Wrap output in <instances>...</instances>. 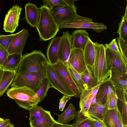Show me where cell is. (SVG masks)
Returning a JSON list of instances; mask_svg holds the SVG:
<instances>
[{"label":"cell","mask_w":127,"mask_h":127,"mask_svg":"<svg viewBox=\"0 0 127 127\" xmlns=\"http://www.w3.org/2000/svg\"><path fill=\"white\" fill-rule=\"evenodd\" d=\"M59 48L60 60L68 67L70 65L69 58L72 49L71 35L68 31L63 32Z\"/></svg>","instance_id":"cell-13"},{"label":"cell","mask_w":127,"mask_h":127,"mask_svg":"<svg viewBox=\"0 0 127 127\" xmlns=\"http://www.w3.org/2000/svg\"><path fill=\"white\" fill-rule=\"evenodd\" d=\"M39 8L40 19L36 28L39 36V40L46 41L54 38L59 28L50 9L43 5H41Z\"/></svg>","instance_id":"cell-1"},{"label":"cell","mask_w":127,"mask_h":127,"mask_svg":"<svg viewBox=\"0 0 127 127\" xmlns=\"http://www.w3.org/2000/svg\"><path fill=\"white\" fill-rule=\"evenodd\" d=\"M49 111H47L38 118L30 122L31 127H52L56 122Z\"/></svg>","instance_id":"cell-23"},{"label":"cell","mask_w":127,"mask_h":127,"mask_svg":"<svg viewBox=\"0 0 127 127\" xmlns=\"http://www.w3.org/2000/svg\"><path fill=\"white\" fill-rule=\"evenodd\" d=\"M96 96L92 98L91 100V106L94 104L96 102Z\"/></svg>","instance_id":"cell-45"},{"label":"cell","mask_w":127,"mask_h":127,"mask_svg":"<svg viewBox=\"0 0 127 127\" xmlns=\"http://www.w3.org/2000/svg\"><path fill=\"white\" fill-rule=\"evenodd\" d=\"M62 36H55L49 42L47 47V59L52 65L56 64L60 60L59 48L62 40Z\"/></svg>","instance_id":"cell-15"},{"label":"cell","mask_w":127,"mask_h":127,"mask_svg":"<svg viewBox=\"0 0 127 127\" xmlns=\"http://www.w3.org/2000/svg\"><path fill=\"white\" fill-rule=\"evenodd\" d=\"M9 54L7 50L0 44V66L6 60Z\"/></svg>","instance_id":"cell-39"},{"label":"cell","mask_w":127,"mask_h":127,"mask_svg":"<svg viewBox=\"0 0 127 127\" xmlns=\"http://www.w3.org/2000/svg\"><path fill=\"white\" fill-rule=\"evenodd\" d=\"M110 69V80L114 87L127 90V73H123L113 67Z\"/></svg>","instance_id":"cell-20"},{"label":"cell","mask_w":127,"mask_h":127,"mask_svg":"<svg viewBox=\"0 0 127 127\" xmlns=\"http://www.w3.org/2000/svg\"><path fill=\"white\" fill-rule=\"evenodd\" d=\"M77 7L74 4H68L54 7L50 9L57 24L69 23L73 21L78 14Z\"/></svg>","instance_id":"cell-7"},{"label":"cell","mask_w":127,"mask_h":127,"mask_svg":"<svg viewBox=\"0 0 127 127\" xmlns=\"http://www.w3.org/2000/svg\"><path fill=\"white\" fill-rule=\"evenodd\" d=\"M46 77V73L22 72L16 73L11 87H26L36 93L40 87L42 80Z\"/></svg>","instance_id":"cell-5"},{"label":"cell","mask_w":127,"mask_h":127,"mask_svg":"<svg viewBox=\"0 0 127 127\" xmlns=\"http://www.w3.org/2000/svg\"><path fill=\"white\" fill-rule=\"evenodd\" d=\"M117 38L121 54L127 63V41L124 40L119 36Z\"/></svg>","instance_id":"cell-37"},{"label":"cell","mask_w":127,"mask_h":127,"mask_svg":"<svg viewBox=\"0 0 127 127\" xmlns=\"http://www.w3.org/2000/svg\"><path fill=\"white\" fill-rule=\"evenodd\" d=\"M104 47L105 48H109L117 52H118L120 51L115 38L113 39L111 42L109 44H105Z\"/></svg>","instance_id":"cell-40"},{"label":"cell","mask_w":127,"mask_h":127,"mask_svg":"<svg viewBox=\"0 0 127 127\" xmlns=\"http://www.w3.org/2000/svg\"><path fill=\"white\" fill-rule=\"evenodd\" d=\"M127 5L126 8V10L124 15L123 16L125 18L127 19Z\"/></svg>","instance_id":"cell-47"},{"label":"cell","mask_w":127,"mask_h":127,"mask_svg":"<svg viewBox=\"0 0 127 127\" xmlns=\"http://www.w3.org/2000/svg\"><path fill=\"white\" fill-rule=\"evenodd\" d=\"M88 118L94 127H106L102 121L93 119L89 116Z\"/></svg>","instance_id":"cell-42"},{"label":"cell","mask_w":127,"mask_h":127,"mask_svg":"<svg viewBox=\"0 0 127 127\" xmlns=\"http://www.w3.org/2000/svg\"><path fill=\"white\" fill-rule=\"evenodd\" d=\"M70 96L64 95L60 100L59 110L63 111L65 105L68 101L71 99Z\"/></svg>","instance_id":"cell-41"},{"label":"cell","mask_w":127,"mask_h":127,"mask_svg":"<svg viewBox=\"0 0 127 127\" xmlns=\"http://www.w3.org/2000/svg\"><path fill=\"white\" fill-rule=\"evenodd\" d=\"M83 52L86 64L92 70L95 61V51L93 42L90 38Z\"/></svg>","instance_id":"cell-24"},{"label":"cell","mask_w":127,"mask_h":127,"mask_svg":"<svg viewBox=\"0 0 127 127\" xmlns=\"http://www.w3.org/2000/svg\"><path fill=\"white\" fill-rule=\"evenodd\" d=\"M47 58L40 50H33L22 56L17 73H45V63Z\"/></svg>","instance_id":"cell-2"},{"label":"cell","mask_w":127,"mask_h":127,"mask_svg":"<svg viewBox=\"0 0 127 127\" xmlns=\"http://www.w3.org/2000/svg\"><path fill=\"white\" fill-rule=\"evenodd\" d=\"M30 122L40 118L47 111L44 110L42 107L39 106L37 105L32 107L29 110Z\"/></svg>","instance_id":"cell-32"},{"label":"cell","mask_w":127,"mask_h":127,"mask_svg":"<svg viewBox=\"0 0 127 127\" xmlns=\"http://www.w3.org/2000/svg\"><path fill=\"white\" fill-rule=\"evenodd\" d=\"M43 5L50 9L58 6L65 5L67 3L65 0H43Z\"/></svg>","instance_id":"cell-38"},{"label":"cell","mask_w":127,"mask_h":127,"mask_svg":"<svg viewBox=\"0 0 127 127\" xmlns=\"http://www.w3.org/2000/svg\"><path fill=\"white\" fill-rule=\"evenodd\" d=\"M24 19L31 26L36 28L39 22L40 15V8L35 4L28 2L25 6Z\"/></svg>","instance_id":"cell-16"},{"label":"cell","mask_w":127,"mask_h":127,"mask_svg":"<svg viewBox=\"0 0 127 127\" xmlns=\"http://www.w3.org/2000/svg\"><path fill=\"white\" fill-rule=\"evenodd\" d=\"M115 90V87L109 77L100 85L96 95V101L102 104H106L109 95L112 91Z\"/></svg>","instance_id":"cell-18"},{"label":"cell","mask_w":127,"mask_h":127,"mask_svg":"<svg viewBox=\"0 0 127 127\" xmlns=\"http://www.w3.org/2000/svg\"><path fill=\"white\" fill-rule=\"evenodd\" d=\"M17 34V33L9 35H0V44L7 50L13 39Z\"/></svg>","instance_id":"cell-36"},{"label":"cell","mask_w":127,"mask_h":127,"mask_svg":"<svg viewBox=\"0 0 127 127\" xmlns=\"http://www.w3.org/2000/svg\"><path fill=\"white\" fill-rule=\"evenodd\" d=\"M29 34V30L25 29L17 33L7 50L9 54H17L22 56L23 50Z\"/></svg>","instance_id":"cell-12"},{"label":"cell","mask_w":127,"mask_h":127,"mask_svg":"<svg viewBox=\"0 0 127 127\" xmlns=\"http://www.w3.org/2000/svg\"><path fill=\"white\" fill-rule=\"evenodd\" d=\"M95 51V57L92 71L93 77L98 84L109 78L111 70L107 68L105 48L102 44L93 42Z\"/></svg>","instance_id":"cell-4"},{"label":"cell","mask_w":127,"mask_h":127,"mask_svg":"<svg viewBox=\"0 0 127 127\" xmlns=\"http://www.w3.org/2000/svg\"><path fill=\"white\" fill-rule=\"evenodd\" d=\"M102 122L106 127H118L122 122L118 107L112 109H106L104 112Z\"/></svg>","instance_id":"cell-19"},{"label":"cell","mask_w":127,"mask_h":127,"mask_svg":"<svg viewBox=\"0 0 127 127\" xmlns=\"http://www.w3.org/2000/svg\"><path fill=\"white\" fill-rule=\"evenodd\" d=\"M117 103L118 108L120 113L122 123L123 124L127 125V100L118 98Z\"/></svg>","instance_id":"cell-31"},{"label":"cell","mask_w":127,"mask_h":127,"mask_svg":"<svg viewBox=\"0 0 127 127\" xmlns=\"http://www.w3.org/2000/svg\"><path fill=\"white\" fill-rule=\"evenodd\" d=\"M17 72L4 70L0 80V97L11 85Z\"/></svg>","instance_id":"cell-25"},{"label":"cell","mask_w":127,"mask_h":127,"mask_svg":"<svg viewBox=\"0 0 127 127\" xmlns=\"http://www.w3.org/2000/svg\"><path fill=\"white\" fill-rule=\"evenodd\" d=\"M4 120V119H3L0 118V120Z\"/></svg>","instance_id":"cell-49"},{"label":"cell","mask_w":127,"mask_h":127,"mask_svg":"<svg viewBox=\"0 0 127 127\" xmlns=\"http://www.w3.org/2000/svg\"><path fill=\"white\" fill-rule=\"evenodd\" d=\"M59 28H77L92 29L99 33L105 30L107 26L102 23L94 22L92 19L78 15L75 19L70 23L58 24Z\"/></svg>","instance_id":"cell-8"},{"label":"cell","mask_w":127,"mask_h":127,"mask_svg":"<svg viewBox=\"0 0 127 127\" xmlns=\"http://www.w3.org/2000/svg\"><path fill=\"white\" fill-rule=\"evenodd\" d=\"M4 120H0V124L1 123H2L4 121Z\"/></svg>","instance_id":"cell-50"},{"label":"cell","mask_w":127,"mask_h":127,"mask_svg":"<svg viewBox=\"0 0 127 127\" xmlns=\"http://www.w3.org/2000/svg\"><path fill=\"white\" fill-rule=\"evenodd\" d=\"M103 82L91 89L85 90L83 91L80 96V107L87 100L91 99L92 98L96 96L99 86Z\"/></svg>","instance_id":"cell-29"},{"label":"cell","mask_w":127,"mask_h":127,"mask_svg":"<svg viewBox=\"0 0 127 127\" xmlns=\"http://www.w3.org/2000/svg\"><path fill=\"white\" fill-rule=\"evenodd\" d=\"M117 99L116 90L112 91L108 97L106 102L108 109H112L117 107Z\"/></svg>","instance_id":"cell-35"},{"label":"cell","mask_w":127,"mask_h":127,"mask_svg":"<svg viewBox=\"0 0 127 127\" xmlns=\"http://www.w3.org/2000/svg\"><path fill=\"white\" fill-rule=\"evenodd\" d=\"M45 68L46 77L52 88H55L64 95L70 97H75L74 93L48 59L45 62Z\"/></svg>","instance_id":"cell-6"},{"label":"cell","mask_w":127,"mask_h":127,"mask_svg":"<svg viewBox=\"0 0 127 127\" xmlns=\"http://www.w3.org/2000/svg\"><path fill=\"white\" fill-rule=\"evenodd\" d=\"M10 123V119L8 118H7L4 120L2 123L0 124V127H5Z\"/></svg>","instance_id":"cell-44"},{"label":"cell","mask_w":127,"mask_h":127,"mask_svg":"<svg viewBox=\"0 0 127 127\" xmlns=\"http://www.w3.org/2000/svg\"><path fill=\"white\" fill-rule=\"evenodd\" d=\"M52 65L74 93L75 97L77 98L80 97L81 93L67 67L60 60Z\"/></svg>","instance_id":"cell-10"},{"label":"cell","mask_w":127,"mask_h":127,"mask_svg":"<svg viewBox=\"0 0 127 127\" xmlns=\"http://www.w3.org/2000/svg\"><path fill=\"white\" fill-rule=\"evenodd\" d=\"M22 56L17 54H9L0 66L4 70L17 72L22 59Z\"/></svg>","instance_id":"cell-21"},{"label":"cell","mask_w":127,"mask_h":127,"mask_svg":"<svg viewBox=\"0 0 127 127\" xmlns=\"http://www.w3.org/2000/svg\"><path fill=\"white\" fill-rule=\"evenodd\" d=\"M106 109V103L103 104L96 101L94 104L90 106L88 114L93 119L102 121L104 112Z\"/></svg>","instance_id":"cell-22"},{"label":"cell","mask_w":127,"mask_h":127,"mask_svg":"<svg viewBox=\"0 0 127 127\" xmlns=\"http://www.w3.org/2000/svg\"><path fill=\"white\" fill-rule=\"evenodd\" d=\"M5 127H14V125L10 123Z\"/></svg>","instance_id":"cell-48"},{"label":"cell","mask_w":127,"mask_h":127,"mask_svg":"<svg viewBox=\"0 0 127 127\" xmlns=\"http://www.w3.org/2000/svg\"><path fill=\"white\" fill-rule=\"evenodd\" d=\"M80 74L85 90L91 89L98 84L94 78L89 67L87 66L85 70Z\"/></svg>","instance_id":"cell-27"},{"label":"cell","mask_w":127,"mask_h":127,"mask_svg":"<svg viewBox=\"0 0 127 127\" xmlns=\"http://www.w3.org/2000/svg\"><path fill=\"white\" fill-rule=\"evenodd\" d=\"M52 127H73L72 125L65 124H62L57 122L56 121L53 124Z\"/></svg>","instance_id":"cell-43"},{"label":"cell","mask_w":127,"mask_h":127,"mask_svg":"<svg viewBox=\"0 0 127 127\" xmlns=\"http://www.w3.org/2000/svg\"><path fill=\"white\" fill-rule=\"evenodd\" d=\"M89 38V33L86 30H75L71 35L72 49L77 48L83 51Z\"/></svg>","instance_id":"cell-17"},{"label":"cell","mask_w":127,"mask_h":127,"mask_svg":"<svg viewBox=\"0 0 127 127\" xmlns=\"http://www.w3.org/2000/svg\"><path fill=\"white\" fill-rule=\"evenodd\" d=\"M35 94L26 87H11L6 92L8 97L14 99L19 106L27 110L39 103L35 97Z\"/></svg>","instance_id":"cell-3"},{"label":"cell","mask_w":127,"mask_h":127,"mask_svg":"<svg viewBox=\"0 0 127 127\" xmlns=\"http://www.w3.org/2000/svg\"><path fill=\"white\" fill-rule=\"evenodd\" d=\"M74 106L71 103L62 113L59 115L56 122L62 124L69 123L75 118L76 111Z\"/></svg>","instance_id":"cell-26"},{"label":"cell","mask_w":127,"mask_h":127,"mask_svg":"<svg viewBox=\"0 0 127 127\" xmlns=\"http://www.w3.org/2000/svg\"><path fill=\"white\" fill-rule=\"evenodd\" d=\"M4 71V69L0 66V80L2 77Z\"/></svg>","instance_id":"cell-46"},{"label":"cell","mask_w":127,"mask_h":127,"mask_svg":"<svg viewBox=\"0 0 127 127\" xmlns=\"http://www.w3.org/2000/svg\"><path fill=\"white\" fill-rule=\"evenodd\" d=\"M107 69L111 70L113 67L123 73H127V63L122 55L120 50L117 52L107 48H105Z\"/></svg>","instance_id":"cell-9"},{"label":"cell","mask_w":127,"mask_h":127,"mask_svg":"<svg viewBox=\"0 0 127 127\" xmlns=\"http://www.w3.org/2000/svg\"><path fill=\"white\" fill-rule=\"evenodd\" d=\"M75 118L76 122L72 124L73 127H94L88 118L80 113V110L76 112Z\"/></svg>","instance_id":"cell-30"},{"label":"cell","mask_w":127,"mask_h":127,"mask_svg":"<svg viewBox=\"0 0 127 127\" xmlns=\"http://www.w3.org/2000/svg\"><path fill=\"white\" fill-rule=\"evenodd\" d=\"M22 9L20 6L16 5L9 10L4 21L3 29L5 32L12 33L15 31L18 25Z\"/></svg>","instance_id":"cell-11"},{"label":"cell","mask_w":127,"mask_h":127,"mask_svg":"<svg viewBox=\"0 0 127 127\" xmlns=\"http://www.w3.org/2000/svg\"><path fill=\"white\" fill-rule=\"evenodd\" d=\"M118 29L116 33H118L119 37L124 40L127 41V19L123 16L122 19L118 23Z\"/></svg>","instance_id":"cell-34"},{"label":"cell","mask_w":127,"mask_h":127,"mask_svg":"<svg viewBox=\"0 0 127 127\" xmlns=\"http://www.w3.org/2000/svg\"><path fill=\"white\" fill-rule=\"evenodd\" d=\"M67 68L82 93L83 91L85 90V88L80 74L71 65Z\"/></svg>","instance_id":"cell-33"},{"label":"cell","mask_w":127,"mask_h":127,"mask_svg":"<svg viewBox=\"0 0 127 127\" xmlns=\"http://www.w3.org/2000/svg\"><path fill=\"white\" fill-rule=\"evenodd\" d=\"M69 60L70 65L80 74L83 72L87 66L84 60L83 51L80 49H71Z\"/></svg>","instance_id":"cell-14"},{"label":"cell","mask_w":127,"mask_h":127,"mask_svg":"<svg viewBox=\"0 0 127 127\" xmlns=\"http://www.w3.org/2000/svg\"><path fill=\"white\" fill-rule=\"evenodd\" d=\"M51 88L48 78L46 77L43 79L40 87L35 95V97L39 102L42 101L47 95L48 90Z\"/></svg>","instance_id":"cell-28"}]
</instances>
